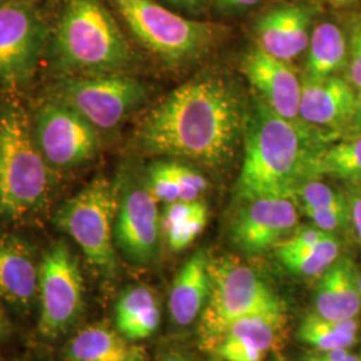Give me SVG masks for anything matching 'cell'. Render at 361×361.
<instances>
[{"mask_svg": "<svg viewBox=\"0 0 361 361\" xmlns=\"http://www.w3.org/2000/svg\"><path fill=\"white\" fill-rule=\"evenodd\" d=\"M246 113L232 82L205 74L182 83L155 104L143 116L134 140L146 154L221 170L232 165L244 143Z\"/></svg>", "mask_w": 361, "mask_h": 361, "instance_id": "cell-1", "label": "cell"}, {"mask_svg": "<svg viewBox=\"0 0 361 361\" xmlns=\"http://www.w3.org/2000/svg\"><path fill=\"white\" fill-rule=\"evenodd\" d=\"M332 133L304 121L277 116L258 97L246 113L244 158L235 183L237 202L286 197L295 200L297 188L310 180L312 159Z\"/></svg>", "mask_w": 361, "mask_h": 361, "instance_id": "cell-2", "label": "cell"}, {"mask_svg": "<svg viewBox=\"0 0 361 361\" xmlns=\"http://www.w3.org/2000/svg\"><path fill=\"white\" fill-rule=\"evenodd\" d=\"M52 51L65 77L123 73L134 61L129 42L102 0H66Z\"/></svg>", "mask_w": 361, "mask_h": 361, "instance_id": "cell-3", "label": "cell"}, {"mask_svg": "<svg viewBox=\"0 0 361 361\" xmlns=\"http://www.w3.org/2000/svg\"><path fill=\"white\" fill-rule=\"evenodd\" d=\"M131 34L170 67L197 62L225 37L226 28L183 18L154 0H110Z\"/></svg>", "mask_w": 361, "mask_h": 361, "instance_id": "cell-4", "label": "cell"}, {"mask_svg": "<svg viewBox=\"0 0 361 361\" xmlns=\"http://www.w3.org/2000/svg\"><path fill=\"white\" fill-rule=\"evenodd\" d=\"M210 290L200 314V347L209 352L231 324L252 314L285 312L284 301L257 271L232 256H209Z\"/></svg>", "mask_w": 361, "mask_h": 361, "instance_id": "cell-5", "label": "cell"}, {"mask_svg": "<svg viewBox=\"0 0 361 361\" xmlns=\"http://www.w3.org/2000/svg\"><path fill=\"white\" fill-rule=\"evenodd\" d=\"M50 169L39 152L26 111L16 104L0 109V214L22 217L42 205Z\"/></svg>", "mask_w": 361, "mask_h": 361, "instance_id": "cell-6", "label": "cell"}, {"mask_svg": "<svg viewBox=\"0 0 361 361\" xmlns=\"http://www.w3.org/2000/svg\"><path fill=\"white\" fill-rule=\"evenodd\" d=\"M118 183L97 177L56 210L55 222L79 246L91 267L104 276L116 271L114 224Z\"/></svg>", "mask_w": 361, "mask_h": 361, "instance_id": "cell-7", "label": "cell"}, {"mask_svg": "<svg viewBox=\"0 0 361 361\" xmlns=\"http://www.w3.org/2000/svg\"><path fill=\"white\" fill-rule=\"evenodd\" d=\"M55 101L83 116L95 129L118 128L147 101V90L125 73L63 77L54 87Z\"/></svg>", "mask_w": 361, "mask_h": 361, "instance_id": "cell-8", "label": "cell"}, {"mask_svg": "<svg viewBox=\"0 0 361 361\" xmlns=\"http://www.w3.org/2000/svg\"><path fill=\"white\" fill-rule=\"evenodd\" d=\"M47 40L49 27L34 0L0 1V89L18 91L26 86Z\"/></svg>", "mask_w": 361, "mask_h": 361, "instance_id": "cell-9", "label": "cell"}, {"mask_svg": "<svg viewBox=\"0 0 361 361\" xmlns=\"http://www.w3.org/2000/svg\"><path fill=\"white\" fill-rule=\"evenodd\" d=\"M161 216L145 170L128 165L118 182V210L114 224L116 247L134 264L154 262L161 249Z\"/></svg>", "mask_w": 361, "mask_h": 361, "instance_id": "cell-10", "label": "cell"}, {"mask_svg": "<svg viewBox=\"0 0 361 361\" xmlns=\"http://www.w3.org/2000/svg\"><path fill=\"white\" fill-rule=\"evenodd\" d=\"M85 283L78 257L65 241H56L39 264V332L54 338L77 323L83 310Z\"/></svg>", "mask_w": 361, "mask_h": 361, "instance_id": "cell-11", "label": "cell"}, {"mask_svg": "<svg viewBox=\"0 0 361 361\" xmlns=\"http://www.w3.org/2000/svg\"><path fill=\"white\" fill-rule=\"evenodd\" d=\"M34 133L47 166L59 173L86 165L101 147L98 130L75 110L55 99L40 106Z\"/></svg>", "mask_w": 361, "mask_h": 361, "instance_id": "cell-12", "label": "cell"}, {"mask_svg": "<svg viewBox=\"0 0 361 361\" xmlns=\"http://www.w3.org/2000/svg\"><path fill=\"white\" fill-rule=\"evenodd\" d=\"M298 213L295 200L262 197L240 201L233 214L229 235L241 252L257 256L274 249L297 228Z\"/></svg>", "mask_w": 361, "mask_h": 361, "instance_id": "cell-13", "label": "cell"}, {"mask_svg": "<svg viewBox=\"0 0 361 361\" xmlns=\"http://www.w3.org/2000/svg\"><path fill=\"white\" fill-rule=\"evenodd\" d=\"M241 70L258 94V98L285 119H300L302 80L289 62L271 56L256 46L246 54Z\"/></svg>", "mask_w": 361, "mask_h": 361, "instance_id": "cell-14", "label": "cell"}, {"mask_svg": "<svg viewBox=\"0 0 361 361\" xmlns=\"http://www.w3.org/2000/svg\"><path fill=\"white\" fill-rule=\"evenodd\" d=\"M357 102V90L347 78L302 79L300 119L313 128L340 133L348 129Z\"/></svg>", "mask_w": 361, "mask_h": 361, "instance_id": "cell-15", "label": "cell"}, {"mask_svg": "<svg viewBox=\"0 0 361 361\" xmlns=\"http://www.w3.org/2000/svg\"><path fill=\"white\" fill-rule=\"evenodd\" d=\"M312 11L308 7L285 4L264 13L255 25L258 47L271 56L290 62L310 44Z\"/></svg>", "mask_w": 361, "mask_h": 361, "instance_id": "cell-16", "label": "cell"}, {"mask_svg": "<svg viewBox=\"0 0 361 361\" xmlns=\"http://www.w3.org/2000/svg\"><path fill=\"white\" fill-rule=\"evenodd\" d=\"M361 310L359 273L349 257H338L319 277L314 313L331 320L357 319Z\"/></svg>", "mask_w": 361, "mask_h": 361, "instance_id": "cell-17", "label": "cell"}, {"mask_svg": "<svg viewBox=\"0 0 361 361\" xmlns=\"http://www.w3.org/2000/svg\"><path fill=\"white\" fill-rule=\"evenodd\" d=\"M39 265L31 247L13 235H0V297L28 307L38 297Z\"/></svg>", "mask_w": 361, "mask_h": 361, "instance_id": "cell-18", "label": "cell"}, {"mask_svg": "<svg viewBox=\"0 0 361 361\" xmlns=\"http://www.w3.org/2000/svg\"><path fill=\"white\" fill-rule=\"evenodd\" d=\"M67 361H149L143 345L131 341L118 329L91 324L70 338L65 348Z\"/></svg>", "mask_w": 361, "mask_h": 361, "instance_id": "cell-19", "label": "cell"}, {"mask_svg": "<svg viewBox=\"0 0 361 361\" xmlns=\"http://www.w3.org/2000/svg\"><path fill=\"white\" fill-rule=\"evenodd\" d=\"M209 255L195 252L177 273L169 295V312L173 323L188 326L200 319L205 308L209 290Z\"/></svg>", "mask_w": 361, "mask_h": 361, "instance_id": "cell-20", "label": "cell"}, {"mask_svg": "<svg viewBox=\"0 0 361 361\" xmlns=\"http://www.w3.org/2000/svg\"><path fill=\"white\" fill-rule=\"evenodd\" d=\"M161 324V308L154 290L147 285L128 288L116 301V329L131 341L149 338Z\"/></svg>", "mask_w": 361, "mask_h": 361, "instance_id": "cell-21", "label": "cell"}, {"mask_svg": "<svg viewBox=\"0 0 361 361\" xmlns=\"http://www.w3.org/2000/svg\"><path fill=\"white\" fill-rule=\"evenodd\" d=\"M349 46L335 23L324 22L312 32L308 44L305 77L328 78L348 67Z\"/></svg>", "mask_w": 361, "mask_h": 361, "instance_id": "cell-22", "label": "cell"}, {"mask_svg": "<svg viewBox=\"0 0 361 361\" xmlns=\"http://www.w3.org/2000/svg\"><path fill=\"white\" fill-rule=\"evenodd\" d=\"M209 219L207 205L201 201H177L166 204L161 216L162 233L173 250H183L204 232Z\"/></svg>", "mask_w": 361, "mask_h": 361, "instance_id": "cell-23", "label": "cell"}, {"mask_svg": "<svg viewBox=\"0 0 361 361\" xmlns=\"http://www.w3.org/2000/svg\"><path fill=\"white\" fill-rule=\"evenodd\" d=\"M323 176L340 180L361 178V134L322 146L312 159L310 180Z\"/></svg>", "mask_w": 361, "mask_h": 361, "instance_id": "cell-24", "label": "cell"}, {"mask_svg": "<svg viewBox=\"0 0 361 361\" xmlns=\"http://www.w3.org/2000/svg\"><path fill=\"white\" fill-rule=\"evenodd\" d=\"M360 324L357 319L331 320L317 313L308 314L297 329V337L302 344L317 352L349 349L357 340Z\"/></svg>", "mask_w": 361, "mask_h": 361, "instance_id": "cell-25", "label": "cell"}, {"mask_svg": "<svg viewBox=\"0 0 361 361\" xmlns=\"http://www.w3.org/2000/svg\"><path fill=\"white\" fill-rule=\"evenodd\" d=\"M340 240L331 233L316 245L295 252H274L286 271L301 277H320L340 257Z\"/></svg>", "mask_w": 361, "mask_h": 361, "instance_id": "cell-26", "label": "cell"}, {"mask_svg": "<svg viewBox=\"0 0 361 361\" xmlns=\"http://www.w3.org/2000/svg\"><path fill=\"white\" fill-rule=\"evenodd\" d=\"M300 201L302 212L322 209L349 207L348 198L316 178L304 180L295 192V201Z\"/></svg>", "mask_w": 361, "mask_h": 361, "instance_id": "cell-27", "label": "cell"}, {"mask_svg": "<svg viewBox=\"0 0 361 361\" xmlns=\"http://www.w3.org/2000/svg\"><path fill=\"white\" fill-rule=\"evenodd\" d=\"M145 178L158 202L171 204L180 201V189L170 173L168 161H155L145 169Z\"/></svg>", "mask_w": 361, "mask_h": 361, "instance_id": "cell-28", "label": "cell"}, {"mask_svg": "<svg viewBox=\"0 0 361 361\" xmlns=\"http://www.w3.org/2000/svg\"><path fill=\"white\" fill-rule=\"evenodd\" d=\"M171 176L178 185L180 201H195L205 193L209 188L207 180L195 169L188 166L178 159H168Z\"/></svg>", "mask_w": 361, "mask_h": 361, "instance_id": "cell-29", "label": "cell"}, {"mask_svg": "<svg viewBox=\"0 0 361 361\" xmlns=\"http://www.w3.org/2000/svg\"><path fill=\"white\" fill-rule=\"evenodd\" d=\"M304 214L313 222L314 226L324 232H343L352 224L350 209H322V210H305Z\"/></svg>", "mask_w": 361, "mask_h": 361, "instance_id": "cell-30", "label": "cell"}, {"mask_svg": "<svg viewBox=\"0 0 361 361\" xmlns=\"http://www.w3.org/2000/svg\"><path fill=\"white\" fill-rule=\"evenodd\" d=\"M347 71L349 83L356 90H361V18L356 20L352 28Z\"/></svg>", "mask_w": 361, "mask_h": 361, "instance_id": "cell-31", "label": "cell"}, {"mask_svg": "<svg viewBox=\"0 0 361 361\" xmlns=\"http://www.w3.org/2000/svg\"><path fill=\"white\" fill-rule=\"evenodd\" d=\"M305 361H360V357L352 355L348 349H335L310 355Z\"/></svg>", "mask_w": 361, "mask_h": 361, "instance_id": "cell-32", "label": "cell"}, {"mask_svg": "<svg viewBox=\"0 0 361 361\" xmlns=\"http://www.w3.org/2000/svg\"><path fill=\"white\" fill-rule=\"evenodd\" d=\"M348 201L352 225L355 226V231L361 241V190H356L350 194Z\"/></svg>", "mask_w": 361, "mask_h": 361, "instance_id": "cell-33", "label": "cell"}, {"mask_svg": "<svg viewBox=\"0 0 361 361\" xmlns=\"http://www.w3.org/2000/svg\"><path fill=\"white\" fill-rule=\"evenodd\" d=\"M347 133L349 135L352 134H361V90L357 91V102H356V110L353 118L349 123Z\"/></svg>", "mask_w": 361, "mask_h": 361, "instance_id": "cell-34", "label": "cell"}, {"mask_svg": "<svg viewBox=\"0 0 361 361\" xmlns=\"http://www.w3.org/2000/svg\"><path fill=\"white\" fill-rule=\"evenodd\" d=\"M259 0H217L221 7L224 8H245V7H252Z\"/></svg>", "mask_w": 361, "mask_h": 361, "instance_id": "cell-35", "label": "cell"}, {"mask_svg": "<svg viewBox=\"0 0 361 361\" xmlns=\"http://www.w3.org/2000/svg\"><path fill=\"white\" fill-rule=\"evenodd\" d=\"M168 1L174 4V6H177V7L189 10V11L198 10L202 4V0H168Z\"/></svg>", "mask_w": 361, "mask_h": 361, "instance_id": "cell-36", "label": "cell"}, {"mask_svg": "<svg viewBox=\"0 0 361 361\" xmlns=\"http://www.w3.org/2000/svg\"><path fill=\"white\" fill-rule=\"evenodd\" d=\"M158 361H192L190 357L182 352H178L176 349H170L166 353H164Z\"/></svg>", "mask_w": 361, "mask_h": 361, "instance_id": "cell-37", "label": "cell"}, {"mask_svg": "<svg viewBox=\"0 0 361 361\" xmlns=\"http://www.w3.org/2000/svg\"><path fill=\"white\" fill-rule=\"evenodd\" d=\"M4 331H6V314H4V310L0 305V338L4 334Z\"/></svg>", "mask_w": 361, "mask_h": 361, "instance_id": "cell-38", "label": "cell"}, {"mask_svg": "<svg viewBox=\"0 0 361 361\" xmlns=\"http://www.w3.org/2000/svg\"><path fill=\"white\" fill-rule=\"evenodd\" d=\"M329 1H332L334 4H337V6H347V4H350L356 0H329Z\"/></svg>", "mask_w": 361, "mask_h": 361, "instance_id": "cell-39", "label": "cell"}, {"mask_svg": "<svg viewBox=\"0 0 361 361\" xmlns=\"http://www.w3.org/2000/svg\"><path fill=\"white\" fill-rule=\"evenodd\" d=\"M359 288H360V295H361V273L359 274Z\"/></svg>", "mask_w": 361, "mask_h": 361, "instance_id": "cell-40", "label": "cell"}, {"mask_svg": "<svg viewBox=\"0 0 361 361\" xmlns=\"http://www.w3.org/2000/svg\"><path fill=\"white\" fill-rule=\"evenodd\" d=\"M360 361H361V356H360Z\"/></svg>", "mask_w": 361, "mask_h": 361, "instance_id": "cell-41", "label": "cell"}, {"mask_svg": "<svg viewBox=\"0 0 361 361\" xmlns=\"http://www.w3.org/2000/svg\"><path fill=\"white\" fill-rule=\"evenodd\" d=\"M0 1H1V0H0Z\"/></svg>", "mask_w": 361, "mask_h": 361, "instance_id": "cell-42", "label": "cell"}]
</instances>
